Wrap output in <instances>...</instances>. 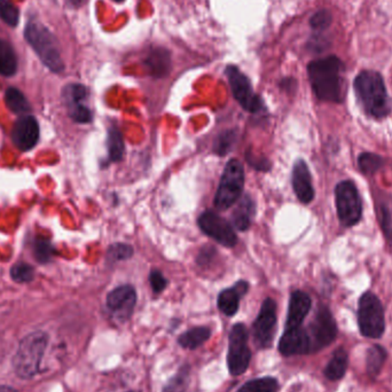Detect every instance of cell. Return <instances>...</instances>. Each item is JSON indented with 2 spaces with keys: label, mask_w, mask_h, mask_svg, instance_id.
I'll return each instance as SVG.
<instances>
[{
  "label": "cell",
  "mask_w": 392,
  "mask_h": 392,
  "mask_svg": "<svg viewBox=\"0 0 392 392\" xmlns=\"http://www.w3.org/2000/svg\"><path fill=\"white\" fill-rule=\"evenodd\" d=\"M344 69L343 62L336 57L315 60L307 65L310 83L319 100L335 104L343 102Z\"/></svg>",
  "instance_id": "6da1fadb"
},
{
  "label": "cell",
  "mask_w": 392,
  "mask_h": 392,
  "mask_svg": "<svg viewBox=\"0 0 392 392\" xmlns=\"http://www.w3.org/2000/svg\"><path fill=\"white\" fill-rule=\"evenodd\" d=\"M354 91L360 107L369 116L382 119L391 111V100L383 78L379 72L365 70L354 80Z\"/></svg>",
  "instance_id": "7a4b0ae2"
},
{
  "label": "cell",
  "mask_w": 392,
  "mask_h": 392,
  "mask_svg": "<svg viewBox=\"0 0 392 392\" xmlns=\"http://www.w3.org/2000/svg\"><path fill=\"white\" fill-rule=\"evenodd\" d=\"M24 37L43 65H46L52 72L60 74L65 70L59 43L48 28L36 20H30L24 29Z\"/></svg>",
  "instance_id": "3957f363"
},
{
  "label": "cell",
  "mask_w": 392,
  "mask_h": 392,
  "mask_svg": "<svg viewBox=\"0 0 392 392\" xmlns=\"http://www.w3.org/2000/svg\"><path fill=\"white\" fill-rule=\"evenodd\" d=\"M48 342V335L43 332L29 334L22 339L13 358V369L18 378L29 380L38 374Z\"/></svg>",
  "instance_id": "277c9868"
},
{
  "label": "cell",
  "mask_w": 392,
  "mask_h": 392,
  "mask_svg": "<svg viewBox=\"0 0 392 392\" xmlns=\"http://www.w3.org/2000/svg\"><path fill=\"white\" fill-rule=\"evenodd\" d=\"M244 187V169L240 160H229L220 178L219 186L214 195L216 209L223 211L231 208L241 199Z\"/></svg>",
  "instance_id": "5b68a950"
},
{
  "label": "cell",
  "mask_w": 392,
  "mask_h": 392,
  "mask_svg": "<svg viewBox=\"0 0 392 392\" xmlns=\"http://www.w3.org/2000/svg\"><path fill=\"white\" fill-rule=\"evenodd\" d=\"M358 324L361 335L369 339H380L386 330V317L381 300L367 291L358 304Z\"/></svg>",
  "instance_id": "8992f818"
},
{
  "label": "cell",
  "mask_w": 392,
  "mask_h": 392,
  "mask_svg": "<svg viewBox=\"0 0 392 392\" xmlns=\"http://www.w3.org/2000/svg\"><path fill=\"white\" fill-rule=\"evenodd\" d=\"M335 205L342 225L351 227L359 223L363 214V203L358 188L351 180H343L336 185Z\"/></svg>",
  "instance_id": "52a82bcc"
},
{
  "label": "cell",
  "mask_w": 392,
  "mask_h": 392,
  "mask_svg": "<svg viewBox=\"0 0 392 392\" xmlns=\"http://www.w3.org/2000/svg\"><path fill=\"white\" fill-rule=\"evenodd\" d=\"M225 72L229 78L233 97L241 107L251 114L259 113L264 108V104L261 102V98L254 92L249 78L236 65H227Z\"/></svg>",
  "instance_id": "ba28073f"
},
{
  "label": "cell",
  "mask_w": 392,
  "mask_h": 392,
  "mask_svg": "<svg viewBox=\"0 0 392 392\" xmlns=\"http://www.w3.org/2000/svg\"><path fill=\"white\" fill-rule=\"evenodd\" d=\"M251 359V352L248 347V330L244 324H236L229 333L227 365L233 376H239L247 371Z\"/></svg>",
  "instance_id": "9c48e42d"
},
{
  "label": "cell",
  "mask_w": 392,
  "mask_h": 392,
  "mask_svg": "<svg viewBox=\"0 0 392 392\" xmlns=\"http://www.w3.org/2000/svg\"><path fill=\"white\" fill-rule=\"evenodd\" d=\"M311 339V350H320L326 348L335 341L337 336V326L333 315L326 306H320L315 319L310 325L307 332Z\"/></svg>",
  "instance_id": "30bf717a"
},
{
  "label": "cell",
  "mask_w": 392,
  "mask_h": 392,
  "mask_svg": "<svg viewBox=\"0 0 392 392\" xmlns=\"http://www.w3.org/2000/svg\"><path fill=\"white\" fill-rule=\"evenodd\" d=\"M197 224L205 235L217 241L224 247H234L238 242V236L233 226L214 211H205L197 219Z\"/></svg>",
  "instance_id": "8fae6325"
},
{
  "label": "cell",
  "mask_w": 392,
  "mask_h": 392,
  "mask_svg": "<svg viewBox=\"0 0 392 392\" xmlns=\"http://www.w3.org/2000/svg\"><path fill=\"white\" fill-rule=\"evenodd\" d=\"M276 303L272 298H266L261 304L258 317L253 326V335L258 348L266 349L271 347L276 334Z\"/></svg>",
  "instance_id": "7c38bea8"
},
{
  "label": "cell",
  "mask_w": 392,
  "mask_h": 392,
  "mask_svg": "<svg viewBox=\"0 0 392 392\" xmlns=\"http://www.w3.org/2000/svg\"><path fill=\"white\" fill-rule=\"evenodd\" d=\"M136 302H137V293L130 285H119L110 291L106 300L108 309L122 320L130 318L134 312Z\"/></svg>",
  "instance_id": "4fadbf2b"
},
{
  "label": "cell",
  "mask_w": 392,
  "mask_h": 392,
  "mask_svg": "<svg viewBox=\"0 0 392 392\" xmlns=\"http://www.w3.org/2000/svg\"><path fill=\"white\" fill-rule=\"evenodd\" d=\"M39 124L31 115H23L15 122L12 130V140L21 152H28L38 143Z\"/></svg>",
  "instance_id": "5bb4252c"
},
{
  "label": "cell",
  "mask_w": 392,
  "mask_h": 392,
  "mask_svg": "<svg viewBox=\"0 0 392 392\" xmlns=\"http://www.w3.org/2000/svg\"><path fill=\"white\" fill-rule=\"evenodd\" d=\"M279 351L280 354L287 356H300L312 352L307 330L300 327L285 330V334L280 339Z\"/></svg>",
  "instance_id": "9a60e30c"
},
{
  "label": "cell",
  "mask_w": 392,
  "mask_h": 392,
  "mask_svg": "<svg viewBox=\"0 0 392 392\" xmlns=\"http://www.w3.org/2000/svg\"><path fill=\"white\" fill-rule=\"evenodd\" d=\"M293 188L298 199L303 205H309L315 199V187H313L312 175L305 160H296L293 168Z\"/></svg>",
  "instance_id": "2e32d148"
},
{
  "label": "cell",
  "mask_w": 392,
  "mask_h": 392,
  "mask_svg": "<svg viewBox=\"0 0 392 392\" xmlns=\"http://www.w3.org/2000/svg\"><path fill=\"white\" fill-rule=\"evenodd\" d=\"M312 300L309 295L302 290H296L291 294L289 300L288 315L285 322V330L298 328L302 326L306 315H309Z\"/></svg>",
  "instance_id": "e0dca14e"
},
{
  "label": "cell",
  "mask_w": 392,
  "mask_h": 392,
  "mask_svg": "<svg viewBox=\"0 0 392 392\" xmlns=\"http://www.w3.org/2000/svg\"><path fill=\"white\" fill-rule=\"evenodd\" d=\"M249 290V283L247 281H238L231 288L225 289L218 296V309L220 312L227 317H233L238 312L240 300Z\"/></svg>",
  "instance_id": "ac0fdd59"
},
{
  "label": "cell",
  "mask_w": 392,
  "mask_h": 392,
  "mask_svg": "<svg viewBox=\"0 0 392 392\" xmlns=\"http://www.w3.org/2000/svg\"><path fill=\"white\" fill-rule=\"evenodd\" d=\"M143 65H146V68L153 77H165L171 68L170 52L163 48H152L147 54Z\"/></svg>",
  "instance_id": "d6986e66"
},
{
  "label": "cell",
  "mask_w": 392,
  "mask_h": 392,
  "mask_svg": "<svg viewBox=\"0 0 392 392\" xmlns=\"http://www.w3.org/2000/svg\"><path fill=\"white\" fill-rule=\"evenodd\" d=\"M238 205L233 210L232 223L239 231H247L251 225L255 214V203L249 195L239 200Z\"/></svg>",
  "instance_id": "ffe728a7"
},
{
  "label": "cell",
  "mask_w": 392,
  "mask_h": 392,
  "mask_svg": "<svg viewBox=\"0 0 392 392\" xmlns=\"http://www.w3.org/2000/svg\"><path fill=\"white\" fill-rule=\"evenodd\" d=\"M18 72V57L12 45L0 38V75L5 77L14 76Z\"/></svg>",
  "instance_id": "44dd1931"
},
{
  "label": "cell",
  "mask_w": 392,
  "mask_h": 392,
  "mask_svg": "<svg viewBox=\"0 0 392 392\" xmlns=\"http://www.w3.org/2000/svg\"><path fill=\"white\" fill-rule=\"evenodd\" d=\"M349 365V356L344 349H339L334 352L330 363L325 369V375L330 381L341 380L347 373Z\"/></svg>",
  "instance_id": "7402d4cb"
},
{
  "label": "cell",
  "mask_w": 392,
  "mask_h": 392,
  "mask_svg": "<svg viewBox=\"0 0 392 392\" xmlns=\"http://www.w3.org/2000/svg\"><path fill=\"white\" fill-rule=\"evenodd\" d=\"M108 158L110 162H119L124 155V139L123 134L116 125H111L108 129L107 134Z\"/></svg>",
  "instance_id": "603a6c76"
},
{
  "label": "cell",
  "mask_w": 392,
  "mask_h": 392,
  "mask_svg": "<svg viewBox=\"0 0 392 392\" xmlns=\"http://www.w3.org/2000/svg\"><path fill=\"white\" fill-rule=\"evenodd\" d=\"M210 336L211 330L208 327H196L180 335L178 342L183 348L194 350L208 341Z\"/></svg>",
  "instance_id": "cb8c5ba5"
},
{
  "label": "cell",
  "mask_w": 392,
  "mask_h": 392,
  "mask_svg": "<svg viewBox=\"0 0 392 392\" xmlns=\"http://www.w3.org/2000/svg\"><path fill=\"white\" fill-rule=\"evenodd\" d=\"M386 360V351L381 345H371L366 356V369L371 376H378Z\"/></svg>",
  "instance_id": "d4e9b609"
},
{
  "label": "cell",
  "mask_w": 392,
  "mask_h": 392,
  "mask_svg": "<svg viewBox=\"0 0 392 392\" xmlns=\"http://www.w3.org/2000/svg\"><path fill=\"white\" fill-rule=\"evenodd\" d=\"M379 222L386 238L392 244V202L386 197L376 201Z\"/></svg>",
  "instance_id": "484cf974"
},
{
  "label": "cell",
  "mask_w": 392,
  "mask_h": 392,
  "mask_svg": "<svg viewBox=\"0 0 392 392\" xmlns=\"http://www.w3.org/2000/svg\"><path fill=\"white\" fill-rule=\"evenodd\" d=\"M5 102L11 111L15 114H23L28 115L31 107L29 102L24 97L23 93L20 89L15 87H9L5 92Z\"/></svg>",
  "instance_id": "4316f807"
},
{
  "label": "cell",
  "mask_w": 392,
  "mask_h": 392,
  "mask_svg": "<svg viewBox=\"0 0 392 392\" xmlns=\"http://www.w3.org/2000/svg\"><path fill=\"white\" fill-rule=\"evenodd\" d=\"M279 384L273 378H261L249 381L238 392H278Z\"/></svg>",
  "instance_id": "83f0119b"
},
{
  "label": "cell",
  "mask_w": 392,
  "mask_h": 392,
  "mask_svg": "<svg viewBox=\"0 0 392 392\" xmlns=\"http://www.w3.org/2000/svg\"><path fill=\"white\" fill-rule=\"evenodd\" d=\"M238 140V134L234 130H227L218 136L214 140V152L219 156H225L229 154Z\"/></svg>",
  "instance_id": "f1b7e54d"
},
{
  "label": "cell",
  "mask_w": 392,
  "mask_h": 392,
  "mask_svg": "<svg viewBox=\"0 0 392 392\" xmlns=\"http://www.w3.org/2000/svg\"><path fill=\"white\" fill-rule=\"evenodd\" d=\"M383 158L374 153H363L358 158V165L365 175H373L383 165Z\"/></svg>",
  "instance_id": "f546056e"
},
{
  "label": "cell",
  "mask_w": 392,
  "mask_h": 392,
  "mask_svg": "<svg viewBox=\"0 0 392 392\" xmlns=\"http://www.w3.org/2000/svg\"><path fill=\"white\" fill-rule=\"evenodd\" d=\"M0 18L9 27L15 28L20 21V11L9 0H0Z\"/></svg>",
  "instance_id": "4dcf8cb0"
},
{
  "label": "cell",
  "mask_w": 392,
  "mask_h": 392,
  "mask_svg": "<svg viewBox=\"0 0 392 392\" xmlns=\"http://www.w3.org/2000/svg\"><path fill=\"white\" fill-rule=\"evenodd\" d=\"M134 255V248L130 244H114L108 248L107 258L110 263H116V261H126L131 258Z\"/></svg>",
  "instance_id": "1f68e13d"
},
{
  "label": "cell",
  "mask_w": 392,
  "mask_h": 392,
  "mask_svg": "<svg viewBox=\"0 0 392 392\" xmlns=\"http://www.w3.org/2000/svg\"><path fill=\"white\" fill-rule=\"evenodd\" d=\"M67 106H68L69 116L72 117L75 122L87 124L92 121V113L87 106H84L83 102H75V104H68Z\"/></svg>",
  "instance_id": "d6a6232c"
},
{
  "label": "cell",
  "mask_w": 392,
  "mask_h": 392,
  "mask_svg": "<svg viewBox=\"0 0 392 392\" xmlns=\"http://www.w3.org/2000/svg\"><path fill=\"white\" fill-rule=\"evenodd\" d=\"M11 276L15 283H30L35 278V270L31 265L27 264V263H18L11 270Z\"/></svg>",
  "instance_id": "836d02e7"
},
{
  "label": "cell",
  "mask_w": 392,
  "mask_h": 392,
  "mask_svg": "<svg viewBox=\"0 0 392 392\" xmlns=\"http://www.w3.org/2000/svg\"><path fill=\"white\" fill-rule=\"evenodd\" d=\"M87 97V89L82 84H69L63 89V98L67 104L83 102Z\"/></svg>",
  "instance_id": "e575fe53"
},
{
  "label": "cell",
  "mask_w": 392,
  "mask_h": 392,
  "mask_svg": "<svg viewBox=\"0 0 392 392\" xmlns=\"http://www.w3.org/2000/svg\"><path fill=\"white\" fill-rule=\"evenodd\" d=\"M54 249L48 240H36L33 242V255L39 263H48L53 257Z\"/></svg>",
  "instance_id": "d590c367"
},
{
  "label": "cell",
  "mask_w": 392,
  "mask_h": 392,
  "mask_svg": "<svg viewBox=\"0 0 392 392\" xmlns=\"http://www.w3.org/2000/svg\"><path fill=\"white\" fill-rule=\"evenodd\" d=\"M330 23H332V15L327 9H320L313 14L312 18L310 20L311 27L318 33H322L325 30L328 29Z\"/></svg>",
  "instance_id": "8d00e7d4"
},
{
  "label": "cell",
  "mask_w": 392,
  "mask_h": 392,
  "mask_svg": "<svg viewBox=\"0 0 392 392\" xmlns=\"http://www.w3.org/2000/svg\"><path fill=\"white\" fill-rule=\"evenodd\" d=\"M149 283L152 285L153 291L155 294H160L164 289L167 288L168 280L165 279V276L163 273L158 270H153L149 273Z\"/></svg>",
  "instance_id": "74e56055"
},
{
  "label": "cell",
  "mask_w": 392,
  "mask_h": 392,
  "mask_svg": "<svg viewBox=\"0 0 392 392\" xmlns=\"http://www.w3.org/2000/svg\"><path fill=\"white\" fill-rule=\"evenodd\" d=\"M247 160L248 163L251 165V167L255 168V170H258V171H270L271 170V163L268 162V160L264 158H258L251 153V151L247 153Z\"/></svg>",
  "instance_id": "f35d334b"
},
{
  "label": "cell",
  "mask_w": 392,
  "mask_h": 392,
  "mask_svg": "<svg viewBox=\"0 0 392 392\" xmlns=\"http://www.w3.org/2000/svg\"><path fill=\"white\" fill-rule=\"evenodd\" d=\"M184 376L178 375L175 380L171 381V383L168 384L167 388L164 390V392H178L179 388L184 386V381H183Z\"/></svg>",
  "instance_id": "ab89813d"
},
{
  "label": "cell",
  "mask_w": 392,
  "mask_h": 392,
  "mask_svg": "<svg viewBox=\"0 0 392 392\" xmlns=\"http://www.w3.org/2000/svg\"><path fill=\"white\" fill-rule=\"evenodd\" d=\"M0 392H16V390L13 389V388H9V386H0Z\"/></svg>",
  "instance_id": "60d3db41"
},
{
  "label": "cell",
  "mask_w": 392,
  "mask_h": 392,
  "mask_svg": "<svg viewBox=\"0 0 392 392\" xmlns=\"http://www.w3.org/2000/svg\"><path fill=\"white\" fill-rule=\"evenodd\" d=\"M69 1H70V4L74 5V6L78 7L80 6V5L85 1V0H69Z\"/></svg>",
  "instance_id": "b9f144b4"
},
{
  "label": "cell",
  "mask_w": 392,
  "mask_h": 392,
  "mask_svg": "<svg viewBox=\"0 0 392 392\" xmlns=\"http://www.w3.org/2000/svg\"><path fill=\"white\" fill-rule=\"evenodd\" d=\"M113 1H115V3H123L125 0H113Z\"/></svg>",
  "instance_id": "7bdbcfd3"
}]
</instances>
